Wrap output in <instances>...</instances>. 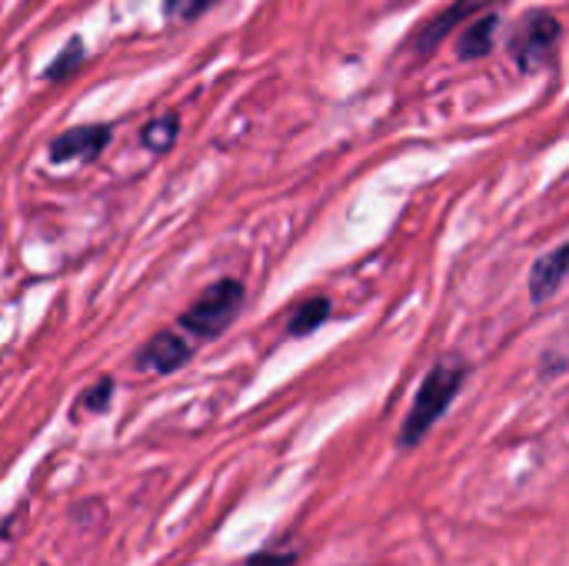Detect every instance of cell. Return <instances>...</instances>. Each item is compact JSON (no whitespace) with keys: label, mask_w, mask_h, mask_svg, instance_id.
<instances>
[{"label":"cell","mask_w":569,"mask_h":566,"mask_svg":"<svg viewBox=\"0 0 569 566\" xmlns=\"http://www.w3.org/2000/svg\"><path fill=\"white\" fill-rule=\"evenodd\" d=\"M190 357H193V347H190L187 340H180L173 330H160V334H153V337L143 344V350H140V357H137V367H140V370H153V374H173V370H180Z\"/></svg>","instance_id":"obj_6"},{"label":"cell","mask_w":569,"mask_h":566,"mask_svg":"<svg viewBox=\"0 0 569 566\" xmlns=\"http://www.w3.org/2000/svg\"><path fill=\"white\" fill-rule=\"evenodd\" d=\"M490 7V0H457V3H450L443 13H437L433 20H427L423 27H420V33L410 40V53L417 57V60H427L460 23H467L470 17H477L480 10H487Z\"/></svg>","instance_id":"obj_4"},{"label":"cell","mask_w":569,"mask_h":566,"mask_svg":"<svg viewBox=\"0 0 569 566\" xmlns=\"http://www.w3.org/2000/svg\"><path fill=\"white\" fill-rule=\"evenodd\" d=\"M110 394H113V380H100L93 390L83 394V407H87L90 414H103V410L110 407Z\"/></svg>","instance_id":"obj_13"},{"label":"cell","mask_w":569,"mask_h":566,"mask_svg":"<svg viewBox=\"0 0 569 566\" xmlns=\"http://www.w3.org/2000/svg\"><path fill=\"white\" fill-rule=\"evenodd\" d=\"M177 133H180V117L177 113H160L140 130V143L150 153H167L173 147V140H177Z\"/></svg>","instance_id":"obj_9"},{"label":"cell","mask_w":569,"mask_h":566,"mask_svg":"<svg viewBox=\"0 0 569 566\" xmlns=\"http://www.w3.org/2000/svg\"><path fill=\"white\" fill-rule=\"evenodd\" d=\"M560 37H563V27H560V20L550 10H530L520 20V27L513 30V37H510L507 47H510L513 63L523 73H537L553 57Z\"/></svg>","instance_id":"obj_3"},{"label":"cell","mask_w":569,"mask_h":566,"mask_svg":"<svg viewBox=\"0 0 569 566\" xmlns=\"http://www.w3.org/2000/svg\"><path fill=\"white\" fill-rule=\"evenodd\" d=\"M83 60H87V57H83V40H80V37H70V43H67V47L53 57V63L43 70V77H47V80H67Z\"/></svg>","instance_id":"obj_11"},{"label":"cell","mask_w":569,"mask_h":566,"mask_svg":"<svg viewBox=\"0 0 569 566\" xmlns=\"http://www.w3.org/2000/svg\"><path fill=\"white\" fill-rule=\"evenodd\" d=\"M297 560L293 557H280V554H260V557H250L243 564L237 566H293Z\"/></svg>","instance_id":"obj_14"},{"label":"cell","mask_w":569,"mask_h":566,"mask_svg":"<svg viewBox=\"0 0 569 566\" xmlns=\"http://www.w3.org/2000/svg\"><path fill=\"white\" fill-rule=\"evenodd\" d=\"M243 297H247L243 284L223 277V280L210 284V287L180 314L177 324H180L187 334H193L197 340H213V337H220V334L237 320V314L243 310Z\"/></svg>","instance_id":"obj_2"},{"label":"cell","mask_w":569,"mask_h":566,"mask_svg":"<svg viewBox=\"0 0 569 566\" xmlns=\"http://www.w3.org/2000/svg\"><path fill=\"white\" fill-rule=\"evenodd\" d=\"M567 254L569 247L567 244H560L557 250L543 254V257L533 264V270H530V297H533V304L550 300V297L563 287V280H567Z\"/></svg>","instance_id":"obj_7"},{"label":"cell","mask_w":569,"mask_h":566,"mask_svg":"<svg viewBox=\"0 0 569 566\" xmlns=\"http://www.w3.org/2000/svg\"><path fill=\"white\" fill-rule=\"evenodd\" d=\"M497 30H500V10H487V13H477L470 17V27L463 30L457 50H460V60H480L493 50V40H497Z\"/></svg>","instance_id":"obj_8"},{"label":"cell","mask_w":569,"mask_h":566,"mask_svg":"<svg viewBox=\"0 0 569 566\" xmlns=\"http://www.w3.org/2000/svg\"><path fill=\"white\" fill-rule=\"evenodd\" d=\"M110 133H113V130H110L107 123L70 127V130H63L60 137L50 140V160H53V163H73V160L90 163V160H97V157L107 150Z\"/></svg>","instance_id":"obj_5"},{"label":"cell","mask_w":569,"mask_h":566,"mask_svg":"<svg viewBox=\"0 0 569 566\" xmlns=\"http://www.w3.org/2000/svg\"><path fill=\"white\" fill-rule=\"evenodd\" d=\"M217 0H163V17L170 23H190L197 17H203Z\"/></svg>","instance_id":"obj_12"},{"label":"cell","mask_w":569,"mask_h":566,"mask_svg":"<svg viewBox=\"0 0 569 566\" xmlns=\"http://www.w3.org/2000/svg\"><path fill=\"white\" fill-rule=\"evenodd\" d=\"M467 364L463 360H457V357H447V360H440L427 377H423V384H420V390H417V397H413V407H410V414H407V420H403V430H400V447H417L427 434H430V427L450 410V404L457 400V394H460V387H463V380H467Z\"/></svg>","instance_id":"obj_1"},{"label":"cell","mask_w":569,"mask_h":566,"mask_svg":"<svg viewBox=\"0 0 569 566\" xmlns=\"http://www.w3.org/2000/svg\"><path fill=\"white\" fill-rule=\"evenodd\" d=\"M327 317H330V300L327 297H313V300H307L293 317H290V337H307V334H313V330H320V324H327Z\"/></svg>","instance_id":"obj_10"}]
</instances>
